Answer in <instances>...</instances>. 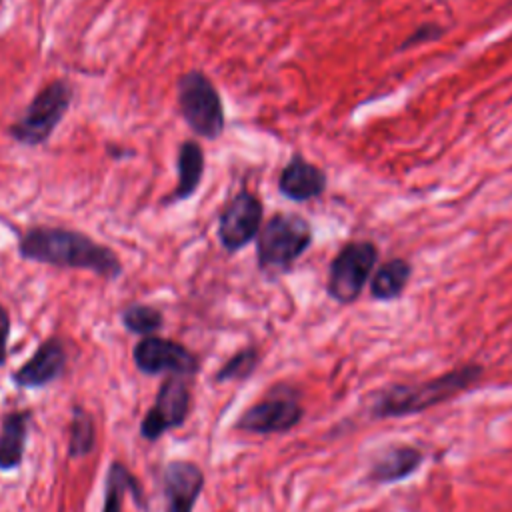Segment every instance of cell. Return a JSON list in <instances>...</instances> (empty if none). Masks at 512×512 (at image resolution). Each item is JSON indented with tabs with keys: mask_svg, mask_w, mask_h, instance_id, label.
Segmentation results:
<instances>
[{
	"mask_svg": "<svg viewBox=\"0 0 512 512\" xmlns=\"http://www.w3.org/2000/svg\"><path fill=\"white\" fill-rule=\"evenodd\" d=\"M204 484V470L196 462L170 460L162 470L164 512H194Z\"/></svg>",
	"mask_w": 512,
	"mask_h": 512,
	"instance_id": "12",
	"label": "cell"
},
{
	"mask_svg": "<svg viewBox=\"0 0 512 512\" xmlns=\"http://www.w3.org/2000/svg\"><path fill=\"white\" fill-rule=\"evenodd\" d=\"M30 428V410H12L2 418L0 428V470L12 472L18 470L28 442Z\"/></svg>",
	"mask_w": 512,
	"mask_h": 512,
	"instance_id": "15",
	"label": "cell"
},
{
	"mask_svg": "<svg viewBox=\"0 0 512 512\" xmlns=\"http://www.w3.org/2000/svg\"><path fill=\"white\" fill-rule=\"evenodd\" d=\"M442 36V28H438L436 24H422L418 26L404 42H402V50L406 48H412V46H418L422 42H430V40H438Z\"/></svg>",
	"mask_w": 512,
	"mask_h": 512,
	"instance_id": "22",
	"label": "cell"
},
{
	"mask_svg": "<svg viewBox=\"0 0 512 512\" xmlns=\"http://www.w3.org/2000/svg\"><path fill=\"white\" fill-rule=\"evenodd\" d=\"M314 240L310 222L296 212H274L256 238V266L268 278L288 274Z\"/></svg>",
	"mask_w": 512,
	"mask_h": 512,
	"instance_id": "2",
	"label": "cell"
},
{
	"mask_svg": "<svg viewBox=\"0 0 512 512\" xmlns=\"http://www.w3.org/2000/svg\"><path fill=\"white\" fill-rule=\"evenodd\" d=\"M74 88L66 78H54L44 84L28 102L24 112L8 126V136L22 146L36 148L46 144L62 118L68 114Z\"/></svg>",
	"mask_w": 512,
	"mask_h": 512,
	"instance_id": "3",
	"label": "cell"
},
{
	"mask_svg": "<svg viewBox=\"0 0 512 512\" xmlns=\"http://www.w3.org/2000/svg\"><path fill=\"white\" fill-rule=\"evenodd\" d=\"M264 2H276V0H264Z\"/></svg>",
	"mask_w": 512,
	"mask_h": 512,
	"instance_id": "25",
	"label": "cell"
},
{
	"mask_svg": "<svg viewBox=\"0 0 512 512\" xmlns=\"http://www.w3.org/2000/svg\"><path fill=\"white\" fill-rule=\"evenodd\" d=\"M16 252L26 262L86 270L104 280L122 276L118 254L92 236L66 226H30L18 234Z\"/></svg>",
	"mask_w": 512,
	"mask_h": 512,
	"instance_id": "1",
	"label": "cell"
},
{
	"mask_svg": "<svg viewBox=\"0 0 512 512\" xmlns=\"http://www.w3.org/2000/svg\"><path fill=\"white\" fill-rule=\"evenodd\" d=\"M132 360L138 372L146 376H194L200 372V358L188 346L156 334L134 344Z\"/></svg>",
	"mask_w": 512,
	"mask_h": 512,
	"instance_id": "9",
	"label": "cell"
},
{
	"mask_svg": "<svg viewBox=\"0 0 512 512\" xmlns=\"http://www.w3.org/2000/svg\"><path fill=\"white\" fill-rule=\"evenodd\" d=\"M124 494H130L132 500L142 510H146V494H144L142 482L132 474V470L126 464L114 460L106 470L102 512H122Z\"/></svg>",
	"mask_w": 512,
	"mask_h": 512,
	"instance_id": "16",
	"label": "cell"
},
{
	"mask_svg": "<svg viewBox=\"0 0 512 512\" xmlns=\"http://www.w3.org/2000/svg\"><path fill=\"white\" fill-rule=\"evenodd\" d=\"M10 328H12V320H10V312L6 310L4 304H0V368L6 364L8 360V340H10Z\"/></svg>",
	"mask_w": 512,
	"mask_h": 512,
	"instance_id": "23",
	"label": "cell"
},
{
	"mask_svg": "<svg viewBox=\"0 0 512 512\" xmlns=\"http://www.w3.org/2000/svg\"><path fill=\"white\" fill-rule=\"evenodd\" d=\"M482 374V368L476 364L460 366L452 372H446L442 376H436L422 384H410V386H394L386 390L380 400L374 404L376 416H404L412 412H422L430 406H436L468 386H472L478 376Z\"/></svg>",
	"mask_w": 512,
	"mask_h": 512,
	"instance_id": "4",
	"label": "cell"
},
{
	"mask_svg": "<svg viewBox=\"0 0 512 512\" xmlns=\"http://www.w3.org/2000/svg\"><path fill=\"white\" fill-rule=\"evenodd\" d=\"M326 184V172L300 154H294L278 174V192L298 204L320 198Z\"/></svg>",
	"mask_w": 512,
	"mask_h": 512,
	"instance_id": "13",
	"label": "cell"
},
{
	"mask_svg": "<svg viewBox=\"0 0 512 512\" xmlns=\"http://www.w3.org/2000/svg\"><path fill=\"white\" fill-rule=\"evenodd\" d=\"M412 274V266L404 258H392L378 268L370 280V294L376 300H394L398 298Z\"/></svg>",
	"mask_w": 512,
	"mask_h": 512,
	"instance_id": "18",
	"label": "cell"
},
{
	"mask_svg": "<svg viewBox=\"0 0 512 512\" xmlns=\"http://www.w3.org/2000/svg\"><path fill=\"white\" fill-rule=\"evenodd\" d=\"M192 406V392L184 376H166L152 406L140 422V436L148 442L160 440L166 432L180 428Z\"/></svg>",
	"mask_w": 512,
	"mask_h": 512,
	"instance_id": "8",
	"label": "cell"
},
{
	"mask_svg": "<svg viewBox=\"0 0 512 512\" xmlns=\"http://www.w3.org/2000/svg\"><path fill=\"white\" fill-rule=\"evenodd\" d=\"M422 462V452L412 446H402L386 452L372 466L370 478L376 482H394L412 474Z\"/></svg>",
	"mask_w": 512,
	"mask_h": 512,
	"instance_id": "17",
	"label": "cell"
},
{
	"mask_svg": "<svg viewBox=\"0 0 512 512\" xmlns=\"http://www.w3.org/2000/svg\"><path fill=\"white\" fill-rule=\"evenodd\" d=\"M176 104L186 126L202 140H218L226 130L222 96L210 76L192 68L176 80Z\"/></svg>",
	"mask_w": 512,
	"mask_h": 512,
	"instance_id": "5",
	"label": "cell"
},
{
	"mask_svg": "<svg viewBox=\"0 0 512 512\" xmlns=\"http://www.w3.org/2000/svg\"><path fill=\"white\" fill-rule=\"evenodd\" d=\"M120 322L126 332L136 334L140 338L154 336L164 326V314L160 308L152 304L132 302L120 310Z\"/></svg>",
	"mask_w": 512,
	"mask_h": 512,
	"instance_id": "20",
	"label": "cell"
},
{
	"mask_svg": "<svg viewBox=\"0 0 512 512\" xmlns=\"http://www.w3.org/2000/svg\"><path fill=\"white\" fill-rule=\"evenodd\" d=\"M378 248L368 240H354L344 244L332 258L328 268L326 292L340 304L354 302L364 290L374 264Z\"/></svg>",
	"mask_w": 512,
	"mask_h": 512,
	"instance_id": "6",
	"label": "cell"
},
{
	"mask_svg": "<svg viewBox=\"0 0 512 512\" xmlns=\"http://www.w3.org/2000/svg\"><path fill=\"white\" fill-rule=\"evenodd\" d=\"M264 224V204L248 186H242L222 206L216 218V236L228 254H236L258 238Z\"/></svg>",
	"mask_w": 512,
	"mask_h": 512,
	"instance_id": "7",
	"label": "cell"
},
{
	"mask_svg": "<svg viewBox=\"0 0 512 512\" xmlns=\"http://www.w3.org/2000/svg\"><path fill=\"white\" fill-rule=\"evenodd\" d=\"M96 446V424L92 414L82 406H72L70 432H68V456L72 460L88 456Z\"/></svg>",
	"mask_w": 512,
	"mask_h": 512,
	"instance_id": "19",
	"label": "cell"
},
{
	"mask_svg": "<svg viewBox=\"0 0 512 512\" xmlns=\"http://www.w3.org/2000/svg\"><path fill=\"white\" fill-rule=\"evenodd\" d=\"M136 152L134 150H124L120 146H108V156H112L114 160H124V158H132Z\"/></svg>",
	"mask_w": 512,
	"mask_h": 512,
	"instance_id": "24",
	"label": "cell"
},
{
	"mask_svg": "<svg viewBox=\"0 0 512 512\" xmlns=\"http://www.w3.org/2000/svg\"><path fill=\"white\" fill-rule=\"evenodd\" d=\"M304 416V408L290 388H276L270 396L246 408L234 428L246 434H284Z\"/></svg>",
	"mask_w": 512,
	"mask_h": 512,
	"instance_id": "10",
	"label": "cell"
},
{
	"mask_svg": "<svg viewBox=\"0 0 512 512\" xmlns=\"http://www.w3.org/2000/svg\"><path fill=\"white\" fill-rule=\"evenodd\" d=\"M206 172V154L198 140H182L176 152V186L162 198V206H174L192 198Z\"/></svg>",
	"mask_w": 512,
	"mask_h": 512,
	"instance_id": "14",
	"label": "cell"
},
{
	"mask_svg": "<svg viewBox=\"0 0 512 512\" xmlns=\"http://www.w3.org/2000/svg\"><path fill=\"white\" fill-rule=\"evenodd\" d=\"M68 364V352L60 336H50L38 344L32 356L12 372V382L24 390L44 388L58 380Z\"/></svg>",
	"mask_w": 512,
	"mask_h": 512,
	"instance_id": "11",
	"label": "cell"
},
{
	"mask_svg": "<svg viewBox=\"0 0 512 512\" xmlns=\"http://www.w3.org/2000/svg\"><path fill=\"white\" fill-rule=\"evenodd\" d=\"M262 360V354L256 346H244L238 352H234L214 374V382L224 384V382H242L250 378L258 364Z\"/></svg>",
	"mask_w": 512,
	"mask_h": 512,
	"instance_id": "21",
	"label": "cell"
}]
</instances>
